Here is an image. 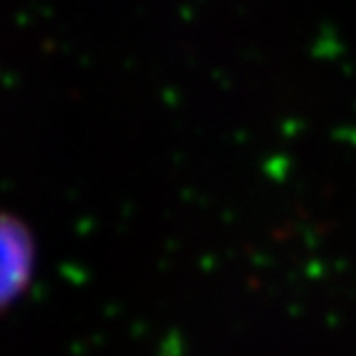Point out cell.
<instances>
[{
  "instance_id": "obj_1",
  "label": "cell",
  "mask_w": 356,
  "mask_h": 356,
  "mask_svg": "<svg viewBox=\"0 0 356 356\" xmlns=\"http://www.w3.org/2000/svg\"><path fill=\"white\" fill-rule=\"evenodd\" d=\"M38 262V248L20 218L0 213V312L15 305L30 287Z\"/></svg>"
}]
</instances>
